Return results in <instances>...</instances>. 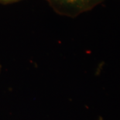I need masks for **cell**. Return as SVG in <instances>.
I'll list each match as a JSON object with an SVG mask.
<instances>
[{
    "mask_svg": "<svg viewBox=\"0 0 120 120\" xmlns=\"http://www.w3.org/2000/svg\"><path fill=\"white\" fill-rule=\"evenodd\" d=\"M104 0H47L54 11L61 16L76 17L93 9Z\"/></svg>",
    "mask_w": 120,
    "mask_h": 120,
    "instance_id": "6da1fadb",
    "label": "cell"
},
{
    "mask_svg": "<svg viewBox=\"0 0 120 120\" xmlns=\"http://www.w3.org/2000/svg\"><path fill=\"white\" fill-rule=\"evenodd\" d=\"M17 1H19V0H0V3L7 4V3H12V2H15Z\"/></svg>",
    "mask_w": 120,
    "mask_h": 120,
    "instance_id": "7a4b0ae2",
    "label": "cell"
}]
</instances>
